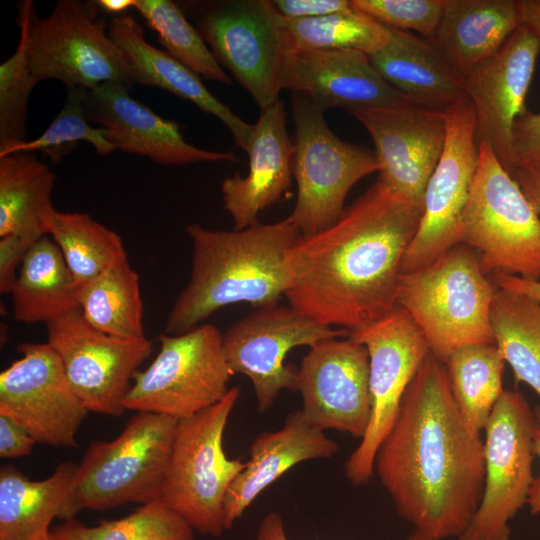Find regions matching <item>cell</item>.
<instances>
[{"label":"cell","mask_w":540,"mask_h":540,"mask_svg":"<svg viewBox=\"0 0 540 540\" xmlns=\"http://www.w3.org/2000/svg\"><path fill=\"white\" fill-rule=\"evenodd\" d=\"M375 470L397 513L432 540L459 538L479 507L483 440L465 425L445 364L431 352L378 446Z\"/></svg>","instance_id":"cell-1"},{"label":"cell","mask_w":540,"mask_h":540,"mask_svg":"<svg viewBox=\"0 0 540 540\" xmlns=\"http://www.w3.org/2000/svg\"><path fill=\"white\" fill-rule=\"evenodd\" d=\"M422 209L379 179L328 229L301 236L287 257L285 297L298 313L348 330L397 305L405 252Z\"/></svg>","instance_id":"cell-2"},{"label":"cell","mask_w":540,"mask_h":540,"mask_svg":"<svg viewBox=\"0 0 540 540\" xmlns=\"http://www.w3.org/2000/svg\"><path fill=\"white\" fill-rule=\"evenodd\" d=\"M186 233L193 245L190 280L168 314L164 333H186L227 305L248 303L259 310L285 296L288 253L301 237L288 217L231 231L193 223Z\"/></svg>","instance_id":"cell-3"},{"label":"cell","mask_w":540,"mask_h":540,"mask_svg":"<svg viewBox=\"0 0 540 540\" xmlns=\"http://www.w3.org/2000/svg\"><path fill=\"white\" fill-rule=\"evenodd\" d=\"M497 289L474 250L457 244L433 263L400 275L397 305L445 362L462 346L495 344L490 311Z\"/></svg>","instance_id":"cell-4"},{"label":"cell","mask_w":540,"mask_h":540,"mask_svg":"<svg viewBox=\"0 0 540 540\" xmlns=\"http://www.w3.org/2000/svg\"><path fill=\"white\" fill-rule=\"evenodd\" d=\"M17 6L28 67L38 83L54 79L67 90L106 82L134 85L127 57L109 36L96 1L60 0L44 18L30 0Z\"/></svg>","instance_id":"cell-5"},{"label":"cell","mask_w":540,"mask_h":540,"mask_svg":"<svg viewBox=\"0 0 540 540\" xmlns=\"http://www.w3.org/2000/svg\"><path fill=\"white\" fill-rule=\"evenodd\" d=\"M178 419L138 412L111 441H93L78 464L61 520L160 499Z\"/></svg>","instance_id":"cell-6"},{"label":"cell","mask_w":540,"mask_h":540,"mask_svg":"<svg viewBox=\"0 0 540 540\" xmlns=\"http://www.w3.org/2000/svg\"><path fill=\"white\" fill-rule=\"evenodd\" d=\"M459 244L477 251L482 270L540 280V217L491 147L478 158L464 207Z\"/></svg>","instance_id":"cell-7"},{"label":"cell","mask_w":540,"mask_h":540,"mask_svg":"<svg viewBox=\"0 0 540 540\" xmlns=\"http://www.w3.org/2000/svg\"><path fill=\"white\" fill-rule=\"evenodd\" d=\"M239 396L240 388L231 387L218 403L178 420L160 496L194 531L213 537L226 530L224 501L246 466L228 458L223 449L224 431Z\"/></svg>","instance_id":"cell-8"},{"label":"cell","mask_w":540,"mask_h":540,"mask_svg":"<svg viewBox=\"0 0 540 540\" xmlns=\"http://www.w3.org/2000/svg\"><path fill=\"white\" fill-rule=\"evenodd\" d=\"M295 152L292 174L297 199L288 216L301 236H311L335 224L351 188L380 171L374 150L339 139L325 120V110L292 93Z\"/></svg>","instance_id":"cell-9"},{"label":"cell","mask_w":540,"mask_h":540,"mask_svg":"<svg viewBox=\"0 0 540 540\" xmlns=\"http://www.w3.org/2000/svg\"><path fill=\"white\" fill-rule=\"evenodd\" d=\"M183 6L216 60L260 110L280 100L288 49L280 16L270 1H189Z\"/></svg>","instance_id":"cell-10"},{"label":"cell","mask_w":540,"mask_h":540,"mask_svg":"<svg viewBox=\"0 0 540 540\" xmlns=\"http://www.w3.org/2000/svg\"><path fill=\"white\" fill-rule=\"evenodd\" d=\"M156 358L137 371L124 400L126 410L184 419L221 401L234 373L224 349L223 334L202 324L179 335L162 333Z\"/></svg>","instance_id":"cell-11"},{"label":"cell","mask_w":540,"mask_h":540,"mask_svg":"<svg viewBox=\"0 0 540 540\" xmlns=\"http://www.w3.org/2000/svg\"><path fill=\"white\" fill-rule=\"evenodd\" d=\"M535 413L524 395L504 390L485 426V479L479 507L459 540H510L509 522L533 481Z\"/></svg>","instance_id":"cell-12"},{"label":"cell","mask_w":540,"mask_h":540,"mask_svg":"<svg viewBox=\"0 0 540 540\" xmlns=\"http://www.w3.org/2000/svg\"><path fill=\"white\" fill-rule=\"evenodd\" d=\"M348 337L363 344L369 355L371 420L359 445L344 463L347 480L359 487L371 479L378 446L430 349L416 323L399 305L380 319L349 330Z\"/></svg>","instance_id":"cell-13"},{"label":"cell","mask_w":540,"mask_h":540,"mask_svg":"<svg viewBox=\"0 0 540 540\" xmlns=\"http://www.w3.org/2000/svg\"><path fill=\"white\" fill-rule=\"evenodd\" d=\"M47 325V343L88 412L121 416L135 373L153 351L146 337L121 338L92 327L76 309Z\"/></svg>","instance_id":"cell-14"},{"label":"cell","mask_w":540,"mask_h":540,"mask_svg":"<svg viewBox=\"0 0 540 540\" xmlns=\"http://www.w3.org/2000/svg\"><path fill=\"white\" fill-rule=\"evenodd\" d=\"M348 334V329H335L290 306L276 305L256 310L229 326L223 334V349L232 372L250 379L258 410L265 412L282 390L297 391L298 369L285 364L289 351Z\"/></svg>","instance_id":"cell-15"},{"label":"cell","mask_w":540,"mask_h":540,"mask_svg":"<svg viewBox=\"0 0 540 540\" xmlns=\"http://www.w3.org/2000/svg\"><path fill=\"white\" fill-rule=\"evenodd\" d=\"M446 139L427 183L422 215L403 261L402 273L423 268L459 244V228L478 158L475 112L469 99L444 111Z\"/></svg>","instance_id":"cell-16"},{"label":"cell","mask_w":540,"mask_h":540,"mask_svg":"<svg viewBox=\"0 0 540 540\" xmlns=\"http://www.w3.org/2000/svg\"><path fill=\"white\" fill-rule=\"evenodd\" d=\"M22 357L0 373V415L37 442L77 448L76 434L88 414L63 365L46 343H20Z\"/></svg>","instance_id":"cell-17"},{"label":"cell","mask_w":540,"mask_h":540,"mask_svg":"<svg viewBox=\"0 0 540 540\" xmlns=\"http://www.w3.org/2000/svg\"><path fill=\"white\" fill-rule=\"evenodd\" d=\"M309 348L297 374L302 415L323 431L334 429L361 440L372 413L366 347L346 337L324 339Z\"/></svg>","instance_id":"cell-18"},{"label":"cell","mask_w":540,"mask_h":540,"mask_svg":"<svg viewBox=\"0 0 540 540\" xmlns=\"http://www.w3.org/2000/svg\"><path fill=\"white\" fill-rule=\"evenodd\" d=\"M540 52V39L520 25L504 45L461 77L475 112L477 145L487 143L512 175V131L525 102Z\"/></svg>","instance_id":"cell-19"},{"label":"cell","mask_w":540,"mask_h":540,"mask_svg":"<svg viewBox=\"0 0 540 540\" xmlns=\"http://www.w3.org/2000/svg\"><path fill=\"white\" fill-rule=\"evenodd\" d=\"M348 113L372 138L380 163L378 179L423 209L427 183L444 149V112L406 104Z\"/></svg>","instance_id":"cell-20"},{"label":"cell","mask_w":540,"mask_h":540,"mask_svg":"<svg viewBox=\"0 0 540 540\" xmlns=\"http://www.w3.org/2000/svg\"><path fill=\"white\" fill-rule=\"evenodd\" d=\"M84 107L87 119L105 129L107 140L116 150L168 166L240 162L233 152L210 151L188 143L178 123L136 101L124 83L106 82L87 90Z\"/></svg>","instance_id":"cell-21"},{"label":"cell","mask_w":540,"mask_h":540,"mask_svg":"<svg viewBox=\"0 0 540 540\" xmlns=\"http://www.w3.org/2000/svg\"><path fill=\"white\" fill-rule=\"evenodd\" d=\"M282 88L324 110L413 104L380 76L368 54L356 50L289 52Z\"/></svg>","instance_id":"cell-22"},{"label":"cell","mask_w":540,"mask_h":540,"mask_svg":"<svg viewBox=\"0 0 540 540\" xmlns=\"http://www.w3.org/2000/svg\"><path fill=\"white\" fill-rule=\"evenodd\" d=\"M249 170L238 172L221 184L223 205L230 214L234 230L256 224L258 214L290 188L294 140L287 130L286 111L281 100L260 110L247 149Z\"/></svg>","instance_id":"cell-23"},{"label":"cell","mask_w":540,"mask_h":540,"mask_svg":"<svg viewBox=\"0 0 540 540\" xmlns=\"http://www.w3.org/2000/svg\"><path fill=\"white\" fill-rule=\"evenodd\" d=\"M338 451V443L308 423L301 410L290 413L280 429L258 434L250 445V459L228 489L225 529H230L250 504L289 469L307 460L332 458Z\"/></svg>","instance_id":"cell-24"},{"label":"cell","mask_w":540,"mask_h":540,"mask_svg":"<svg viewBox=\"0 0 540 540\" xmlns=\"http://www.w3.org/2000/svg\"><path fill=\"white\" fill-rule=\"evenodd\" d=\"M111 39L123 50L134 84L166 90L215 116L231 132L235 145L247 151L253 125L243 121L203 84L201 76L165 50L146 41L144 29L130 14L113 16L108 25Z\"/></svg>","instance_id":"cell-25"},{"label":"cell","mask_w":540,"mask_h":540,"mask_svg":"<svg viewBox=\"0 0 540 540\" xmlns=\"http://www.w3.org/2000/svg\"><path fill=\"white\" fill-rule=\"evenodd\" d=\"M389 29L390 41L368 55L388 84L414 105L441 112L469 99L461 77L431 40L413 32Z\"/></svg>","instance_id":"cell-26"},{"label":"cell","mask_w":540,"mask_h":540,"mask_svg":"<svg viewBox=\"0 0 540 540\" xmlns=\"http://www.w3.org/2000/svg\"><path fill=\"white\" fill-rule=\"evenodd\" d=\"M520 25L518 0H445L431 41L463 77L495 54Z\"/></svg>","instance_id":"cell-27"},{"label":"cell","mask_w":540,"mask_h":540,"mask_svg":"<svg viewBox=\"0 0 540 540\" xmlns=\"http://www.w3.org/2000/svg\"><path fill=\"white\" fill-rule=\"evenodd\" d=\"M78 464L66 461L46 479L33 481L12 465L0 469V540H45L61 519Z\"/></svg>","instance_id":"cell-28"},{"label":"cell","mask_w":540,"mask_h":540,"mask_svg":"<svg viewBox=\"0 0 540 540\" xmlns=\"http://www.w3.org/2000/svg\"><path fill=\"white\" fill-rule=\"evenodd\" d=\"M77 289L58 246L44 235L27 253L10 292L13 317L47 324L79 309Z\"/></svg>","instance_id":"cell-29"},{"label":"cell","mask_w":540,"mask_h":540,"mask_svg":"<svg viewBox=\"0 0 540 540\" xmlns=\"http://www.w3.org/2000/svg\"><path fill=\"white\" fill-rule=\"evenodd\" d=\"M55 173L33 153L0 156V237L47 235Z\"/></svg>","instance_id":"cell-30"},{"label":"cell","mask_w":540,"mask_h":540,"mask_svg":"<svg viewBox=\"0 0 540 540\" xmlns=\"http://www.w3.org/2000/svg\"><path fill=\"white\" fill-rule=\"evenodd\" d=\"M77 302L95 329L121 338L145 337L140 279L128 260L79 285Z\"/></svg>","instance_id":"cell-31"},{"label":"cell","mask_w":540,"mask_h":540,"mask_svg":"<svg viewBox=\"0 0 540 540\" xmlns=\"http://www.w3.org/2000/svg\"><path fill=\"white\" fill-rule=\"evenodd\" d=\"M505 360L495 344L465 345L444 362L452 396L467 426L481 435L503 393Z\"/></svg>","instance_id":"cell-32"},{"label":"cell","mask_w":540,"mask_h":540,"mask_svg":"<svg viewBox=\"0 0 540 540\" xmlns=\"http://www.w3.org/2000/svg\"><path fill=\"white\" fill-rule=\"evenodd\" d=\"M495 345L516 381L540 397V303L514 291L498 288L491 305Z\"/></svg>","instance_id":"cell-33"},{"label":"cell","mask_w":540,"mask_h":540,"mask_svg":"<svg viewBox=\"0 0 540 540\" xmlns=\"http://www.w3.org/2000/svg\"><path fill=\"white\" fill-rule=\"evenodd\" d=\"M46 231L78 286L128 260L121 237L87 213L54 208L46 218Z\"/></svg>","instance_id":"cell-34"},{"label":"cell","mask_w":540,"mask_h":540,"mask_svg":"<svg viewBox=\"0 0 540 540\" xmlns=\"http://www.w3.org/2000/svg\"><path fill=\"white\" fill-rule=\"evenodd\" d=\"M279 16L288 53L297 50H356L370 55L384 47L391 38L388 27L354 7L349 11L309 19Z\"/></svg>","instance_id":"cell-35"},{"label":"cell","mask_w":540,"mask_h":540,"mask_svg":"<svg viewBox=\"0 0 540 540\" xmlns=\"http://www.w3.org/2000/svg\"><path fill=\"white\" fill-rule=\"evenodd\" d=\"M54 540H195L194 529L160 499L120 519L86 526L75 517L50 529Z\"/></svg>","instance_id":"cell-36"},{"label":"cell","mask_w":540,"mask_h":540,"mask_svg":"<svg viewBox=\"0 0 540 540\" xmlns=\"http://www.w3.org/2000/svg\"><path fill=\"white\" fill-rule=\"evenodd\" d=\"M174 59L209 80L230 84L231 78L214 57L199 31L170 0H134V7Z\"/></svg>","instance_id":"cell-37"},{"label":"cell","mask_w":540,"mask_h":540,"mask_svg":"<svg viewBox=\"0 0 540 540\" xmlns=\"http://www.w3.org/2000/svg\"><path fill=\"white\" fill-rule=\"evenodd\" d=\"M86 93L87 89L82 87L68 89L62 109L39 137L19 143L0 153V156L14 152L40 151L53 163L58 164L80 141L92 145L101 156L116 150L107 140L104 128L89 124L84 107Z\"/></svg>","instance_id":"cell-38"},{"label":"cell","mask_w":540,"mask_h":540,"mask_svg":"<svg viewBox=\"0 0 540 540\" xmlns=\"http://www.w3.org/2000/svg\"><path fill=\"white\" fill-rule=\"evenodd\" d=\"M37 84L20 37L13 55L0 65V153L27 140L29 97Z\"/></svg>","instance_id":"cell-39"},{"label":"cell","mask_w":540,"mask_h":540,"mask_svg":"<svg viewBox=\"0 0 540 540\" xmlns=\"http://www.w3.org/2000/svg\"><path fill=\"white\" fill-rule=\"evenodd\" d=\"M445 0H351L352 6L380 24L432 40Z\"/></svg>","instance_id":"cell-40"},{"label":"cell","mask_w":540,"mask_h":540,"mask_svg":"<svg viewBox=\"0 0 540 540\" xmlns=\"http://www.w3.org/2000/svg\"><path fill=\"white\" fill-rule=\"evenodd\" d=\"M511 163L514 172L519 167L540 166V113L527 110L515 121Z\"/></svg>","instance_id":"cell-41"},{"label":"cell","mask_w":540,"mask_h":540,"mask_svg":"<svg viewBox=\"0 0 540 540\" xmlns=\"http://www.w3.org/2000/svg\"><path fill=\"white\" fill-rule=\"evenodd\" d=\"M37 240L38 239L22 235H7L0 237L1 294H10L23 260Z\"/></svg>","instance_id":"cell-42"},{"label":"cell","mask_w":540,"mask_h":540,"mask_svg":"<svg viewBox=\"0 0 540 540\" xmlns=\"http://www.w3.org/2000/svg\"><path fill=\"white\" fill-rule=\"evenodd\" d=\"M275 11L288 19L317 18L351 10V0H272Z\"/></svg>","instance_id":"cell-43"},{"label":"cell","mask_w":540,"mask_h":540,"mask_svg":"<svg viewBox=\"0 0 540 540\" xmlns=\"http://www.w3.org/2000/svg\"><path fill=\"white\" fill-rule=\"evenodd\" d=\"M37 442L16 422L0 415V457L18 458L32 452Z\"/></svg>","instance_id":"cell-44"},{"label":"cell","mask_w":540,"mask_h":540,"mask_svg":"<svg viewBox=\"0 0 540 540\" xmlns=\"http://www.w3.org/2000/svg\"><path fill=\"white\" fill-rule=\"evenodd\" d=\"M513 178L540 217V166L519 167L515 170Z\"/></svg>","instance_id":"cell-45"},{"label":"cell","mask_w":540,"mask_h":540,"mask_svg":"<svg viewBox=\"0 0 540 540\" xmlns=\"http://www.w3.org/2000/svg\"><path fill=\"white\" fill-rule=\"evenodd\" d=\"M494 277L498 288L524 294L540 303V280H529L500 273L494 274Z\"/></svg>","instance_id":"cell-46"},{"label":"cell","mask_w":540,"mask_h":540,"mask_svg":"<svg viewBox=\"0 0 540 540\" xmlns=\"http://www.w3.org/2000/svg\"><path fill=\"white\" fill-rule=\"evenodd\" d=\"M253 540H289L281 515L275 511L266 513Z\"/></svg>","instance_id":"cell-47"},{"label":"cell","mask_w":540,"mask_h":540,"mask_svg":"<svg viewBox=\"0 0 540 540\" xmlns=\"http://www.w3.org/2000/svg\"><path fill=\"white\" fill-rule=\"evenodd\" d=\"M536 426L533 438V450L535 457H538L540 462V409L535 413ZM527 504L530 507V512L533 515H540V472L533 479L527 498Z\"/></svg>","instance_id":"cell-48"},{"label":"cell","mask_w":540,"mask_h":540,"mask_svg":"<svg viewBox=\"0 0 540 540\" xmlns=\"http://www.w3.org/2000/svg\"><path fill=\"white\" fill-rule=\"evenodd\" d=\"M521 24L540 39V0H518Z\"/></svg>","instance_id":"cell-49"},{"label":"cell","mask_w":540,"mask_h":540,"mask_svg":"<svg viewBox=\"0 0 540 540\" xmlns=\"http://www.w3.org/2000/svg\"><path fill=\"white\" fill-rule=\"evenodd\" d=\"M96 2L102 11L114 16L127 14L126 11L134 7V0H97Z\"/></svg>","instance_id":"cell-50"},{"label":"cell","mask_w":540,"mask_h":540,"mask_svg":"<svg viewBox=\"0 0 540 540\" xmlns=\"http://www.w3.org/2000/svg\"><path fill=\"white\" fill-rule=\"evenodd\" d=\"M406 540H432V539L415 530L410 536L407 537Z\"/></svg>","instance_id":"cell-51"},{"label":"cell","mask_w":540,"mask_h":540,"mask_svg":"<svg viewBox=\"0 0 540 540\" xmlns=\"http://www.w3.org/2000/svg\"><path fill=\"white\" fill-rule=\"evenodd\" d=\"M45 540H54L51 535L49 534V536L45 539Z\"/></svg>","instance_id":"cell-52"}]
</instances>
